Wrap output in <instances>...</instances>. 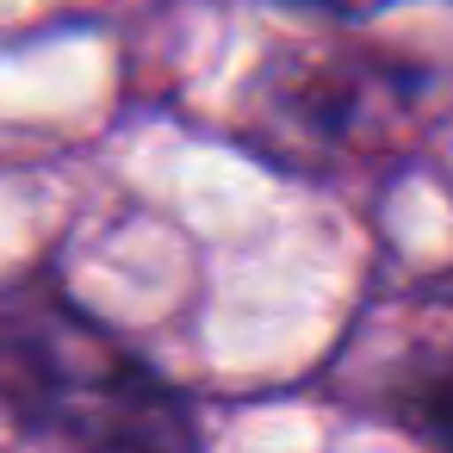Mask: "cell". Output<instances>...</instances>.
<instances>
[{
	"mask_svg": "<svg viewBox=\"0 0 453 453\" xmlns=\"http://www.w3.org/2000/svg\"><path fill=\"white\" fill-rule=\"evenodd\" d=\"M0 410L26 434L81 447H187V397L69 298L0 311Z\"/></svg>",
	"mask_w": 453,
	"mask_h": 453,
	"instance_id": "6da1fadb",
	"label": "cell"
},
{
	"mask_svg": "<svg viewBox=\"0 0 453 453\" xmlns=\"http://www.w3.org/2000/svg\"><path fill=\"white\" fill-rule=\"evenodd\" d=\"M329 7H342V13H372V7H385V0H329Z\"/></svg>",
	"mask_w": 453,
	"mask_h": 453,
	"instance_id": "277c9868",
	"label": "cell"
},
{
	"mask_svg": "<svg viewBox=\"0 0 453 453\" xmlns=\"http://www.w3.org/2000/svg\"><path fill=\"white\" fill-rule=\"evenodd\" d=\"M422 94V75L379 63L372 50H292L261 69L249 100L255 143L292 168L366 162V150L397 143Z\"/></svg>",
	"mask_w": 453,
	"mask_h": 453,
	"instance_id": "7a4b0ae2",
	"label": "cell"
},
{
	"mask_svg": "<svg viewBox=\"0 0 453 453\" xmlns=\"http://www.w3.org/2000/svg\"><path fill=\"white\" fill-rule=\"evenodd\" d=\"M385 416H391L403 434H416V441L453 453V342L434 348V354H416V360L391 379Z\"/></svg>",
	"mask_w": 453,
	"mask_h": 453,
	"instance_id": "3957f363",
	"label": "cell"
}]
</instances>
